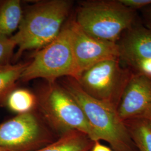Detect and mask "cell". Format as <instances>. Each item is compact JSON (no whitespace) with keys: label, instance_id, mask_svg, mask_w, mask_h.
I'll use <instances>...</instances> for the list:
<instances>
[{"label":"cell","instance_id":"obj_14","mask_svg":"<svg viewBox=\"0 0 151 151\" xmlns=\"http://www.w3.org/2000/svg\"><path fill=\"white\" fill-rule=\"evenodd\" d=\"M9 109L18 114L31 112L38 104V99L26 89H14L5 99Z\"/></svg>","mask_w":151,"mask_h":151},{"label":"cell","instance_id":"obj_5","mask_svg":"<svg viewBox=\"0 0 151 151\" xmlns=\"http://www.w3.org/2000/svg\"><path fill=\"white\" fill-rule=\"evenodd\" d=\"M133 74L119 58H114L93 65L82 72L76 80L88 95L118 109Z\"/></svg>","mask_w":151,"mask_h":151},{"label":"cell","instance_id":"obj_19","mask_svg":"<svg viewBox=\"0 0 151 151\" xmlns=\"http://www.w3.org/2000/svg\"><path fill=\"white\" fill-rule=\"evenodd\" d=\"M90 151H114L111 148L101 144L99 141L95 142Z\"/></svg>","mask_w":151,"mask_h":151},{"label":"cell","instance_id":"obj_20","mask_svg":"<svg viewBox=\"0 0 151 151\" xmlns=\"http://www.w3.org/2000/svg\"><path fill=\"white\" fill-rule=\"evenodd\" d=\"M0 151H7L5 150H4V149H2V148H0Z\"/></svg>","mask_w":151,"mask_h":151},{"label":"cell","instance_id":"obj_12","mask_svg":"<svg viewBox=\"0 0 151 151\" xmlns=\"http://www.w3.org/2000/svg\"><path fill=\"white\" fill-rule=\"evenodd\" d=\"M23 14L20 0L0 1V35L11 37L19 27Z\"/></svg>","mask_w":151,"mask_h":151},{"label":"cell","instance_id":"obj_8","mask_svg":"<svg viewBox=\"0 0 151 151\" xmlns=\"http://www.w3.org/2000/svg\"><path fill=\"white\" fill-rule=\"evenodd\" d=\"M68 25L78 72V77L82 72L100 62L119 58L118 44L94 38L87 34L78 27L75 20L68 22Z\"/></svg>","mask_w":151,"mask_h":151},{"label":"cell","instance_id":"obj_17","mask_svg":"<svg viewBox=\"0 0 151 151\" xmlns=\"http://www.w3.org/2000/svg\"><path fill=\"white\" fill-rule=\"evenodd\" d=\"M119 1L134 11L138 9H145L151 5V0H119Z\"/></svg>","mask_w":151,"mask_h":151},{"label":"cell","instance_id":"obj_15","mask_svg":"<svg viewBox=\"0 0 151 151\" xmlns=\"http://www.w3.org/2000/svg\"><path fill=\"white\" fill-rule=\"evenodd\" d=\"M27 65V63L0 65V101L5 100L9 93L14 89Z\"/></svg>","mask_w":151,"mask_h":151},{"label":"cell","instance_id":"obj_11","mask_svg":"<svg viewBox=\"0 0 151 151\" xmlns=\"http://www.w3.org/2000/svg\"><path fill=\"white\" fill-rule=\"evenodd\" d=\"M94 143L85 134L71 130L65 132L54 143L33 151H90Z\"/></svg>","mask_w":151,"mask_h":151},{"label":"cell","instance_id":"obj_2","mask_svg":"<svg viewBox=\"0 0 151 151\" xmlns=\"http://www.w3.org/2000/svg\"><path fill=\"white\" fill-rule=\"evenodd\" d=\"M62 86L80 106L96 141H106L114 151H138L117 109L88 95L73 78L66 77Z\"/></svg>","mask_w":151,"mask_h":151},{"label":"cell","instance_id":"obj_13","mask_svg":"<svg viewBox=\"0 0 151 151\" xmlns=\"http://www.w3.org/2000/svg\"><path fill=\"white\" fill-rule=\"evenodd\" d=\"M124 122L138 151H151V121L137 119Z\"/></svg>","mask_w":151,"mask_h":151},{"label":"cell","instance_id":"obj_7","mask_svg":"<svg viewBox=\"0 0 151 151\" xmlns=\"http://www.w3.org/2000/svg\"><path fill=\"white\" fill-rule=\"evenodd\" d=\"M43 130L32 112L18 114L0 124V148L7 151H27L43 140Z\"/></svg>","mask_w":151,"mask_h":151},{"label":"cell","instance_id":"obj_21","mask_svg":"<svg viewBox=\"0 0 151 151\" xmlns=\"http://www.w3.org/2000/svg\"></svg>","mask_w":151,"mask_h":151},{"label":"cell","instance_id":"obj_4","mask_svg":"<svg viewBox=\"0 0 151 151\" xmlns=\"http://www.w3.org/2000/svg\"><path fill=\"white\" fill-rule=\"evenodd\" d=\"M78 76L68 22L57 38L35 52L20 80L25 82L43 78L48 83H54L61 77L76 80Z\"/></svg>","mask_w":151,"mask_h":151},{"label":"cell","instance_id":"obj_6","mask_svg":"<svg viewBox=\"0 0 151 151\" xmlns=\"http://www.w3.org/2000/svg\"><path fill=\"white\" fill-rule=\"evenodd\" d=\"M38 99L44 115L55 127L65 132L74 130L96 142V136L80 106L62 86L48 83Z\"/></svg>","mask_w":151,"mask_h":151},{"label":"cell","instance_id":"obj_9","mask_svg":"<svg viewBox=\"0 0 151 151\" xmlns=\"http://www.w3.org/2000/svg\"><path fill=\"white\" fill-rule=\"evenodd\" d=\"M119 59L134 73L151 77V30L137 24L118 42Z\"/></svg>","mask_w":151,"mask_h":151},{"label":"cell","instance_id":"obj_10","mask_svg":"<svg viewBox=\"0 0 151 151\" xmlns=\"http://www.w3.org/2000/svg\"><path fill=\"white\" fill-rule=\"evenodd\" d=\"M123 121H151V77L134 73L126 87L118 107Z\"/></svg>","mask_w":151,"mask_h":151},{"label":"cell","instance_id":"obj_1","mask_svg":"<svg viewBox=\"0 0 151 151\" xmlns=\"http://www.w3.org/2000/svg\"><path fill=\"white\" fill-rule=\"evenodd\" d=\"M71 7L72 2L68 0L43 1L30 7L11 37L18 47L15 57H19L26 50L38 51L57 38Z\"/></svg>","mask_w":151,"mask_h":151},{"label":"cell","instance_id":"obj_18","mask_svg":"<svg viewBox=\"0 0 151 151\" xmlns=\"http://www.w3.org/2000/svg\"><path fill=\"white\" fill-rule=\"evenodd\" d=\"M143 19L145 27L151 30V5L143 10Z\"/></svg>","mask_w":151,"mask_h":151},{"label":"cell","instance_id":"obj_16","mask_svg":"<svg viewBox=\"0 0 151 151\" xmlns=\"http://www.w3.org/2000/svg\"><path fill=\"white\" fill-rule=\"evenodd\" d=\"M16 43L11 37L0 35V65L9 64Z\"/></svg>","mask_w":151,"mask_h":151},{"label":"cell","instance_id":"obj_3","mask_svg":"<svg viewBox=\"0 0 151 151\" xmlns=\"http://www.w3.org/2000/svg\"><path fill=\"white\" fill-rule=\"evenodd\" d=\"M136 11L119 0H100L80 3L74 20L87 34L117 43L124 32L136 24Z\"/></svg>","mask_w":151,"mask_h":151}]
</instances>
